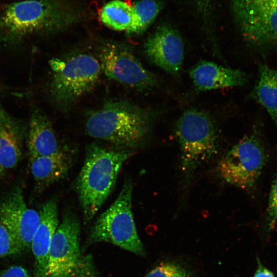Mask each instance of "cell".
<instances>
[{
	"label": "cell",
	"instance_id": "11",
	"mask_svg": "<svg viewBox=\"0 0 277 277\" xmlns=\"http://www.w3.org/2000/svg\"><path fill=\"white\" fill-rule=\"evenodd\" d=\"M0 221L25 249L31 246L40 214L28 207L22 189L16 186L0 200Z\"/></svg>",
	"mask_w": 277,
	"mask_h": 277
},
{
	"label": "cell",
	"instance_id": "1",
	"mask_svg": "<svg viewBox=\"0 0 277 277\" xmlns=\"http://www.w3.org/2000/svg\"><path fill=\"white\" fill-rule=\"evenodd\" d=\"M65 0H26L7 5L0 15V47H13L35 34L61 31L80 18Z\"/></svg>",
	"mask_w": 277,
	"mask_h": 277
},
{
	"label": "cell",
	"instance_id": "4",
	"mask_svg": "<svg viewBox=\"0 0 277 277\" xmlns=\"http://www.w3.org/2000/svg\"><path fill=\"white\" fill-rule=\"evenodd\" d=\"M49 65L51 99L65 110L94 87L102 70L100 62L87 53L54 57L50 60Z\"/></svg>",
	"mask_w": 277,
	"mask_h": 277
},
{
	"label": "cell",
	"instance_id": "3",
	"mask_svg": "<svg viewBox=\"0 0 277 277\" xmlns=\"http://www.w3.org/2000/svg\"><path fill=\"white\" fill-rule=\"evenodd\" d=\"M89 135L123 147L135 146L145 136L149 118L143 110L123 101L107 102L88 115Z\"/></svg>",
	"mask_w": 277,
	"mask_h": 277
},
{
	"label": "cell",
	"instance_id": "2",
	"mask_svg": "<svg viewBox=\"0 0 277 277\" xmlns=\"http://www.w3.org/2000/svg\"><path fill=\"white\" fill-rule=\"evenodd\" d=\"M132 154L128 150L112 149L96 143L87 146L75 186L85 223L93 219L107 200L123 164Z\"/></svg>",
	"mask_w": 277,
	"mask_h": 277
},
{
	"label": "cell",
	"instance_id": "13",
	"mask_svg": "<svg viewBox=\"0 0 277 277\" xmlns=\"http://www.w3.org/2000/svg\"><path fill=\"white\" fill-rule=\"evenodd\" d=\"M26 133V126L8 113L0 101V176L19 162Z\"/></svg>",
	"mask_w": 277,
	"mask_h": 277
},
{
	"label": "cell",
	"instance_id": "9",
	"mask_svg": "<svg viewBox=\"0 0 277 277\" xmlns=\"http://www.w3.org/2000/svg\"><path fill=\"white\" fill-rule=\"evenodd\" d=\"M243 36L262 48L277 46V0H231Z\"/></svg>",
	"mask_w": 277,
	"mask_h": 277
},
{
	"label": "cell",
	"instance_id": "17",
	"mask_svg": "<svg viewBox=\"0 0 277 277\" xmlns=\"http://www.w3.org/2000/svg\"><path fill=\"white\" fill-rule=\"evenodd\" d=\"M29 163L36 187L41 191L66 176L72 159L69 152L62 149L52 154L36 157Z\"/></svg>",
	"mask_w": 277,
	"mask_h": 277
},
{
	"label": "cell",
	"instance_id": "15",
	"mask_svg": "<svg viewBox=\"0 0 277 277\" xmlns=\"http://www.w3.org/2000/svg\"><path fill=\"white\" fill-rule=\"evenodd\" d=\"M195 88L199 91H207L244 85L247 78L239 69L219 65L202 61L194 65L189 72Z\"/></svg>",
	"mask_w": 277,
	"mask_h": 277
},
{
	"label": "cell",
	"instance_id": "20",
	"mask_svg": "<svg viewBox=\"0 0 277 277\" xmlns=\"http://www.w3.org/2000/svg\"><path fill=\"white\" fill-rule=\"evenodd\" d=\"M161 5L156 0H140L131 5L132 18L128 35H138L144 32L157 16Z\"/></svg>",
	"mask_w": 277,
	"mask_h": 277
},
{
	"label": "cell",
	"instance_id": "18",
	"mask_svg": "<svg viewBox=\"0 0 277 277\" xmlns=\"http://www.w3.org/2000/svg\"><path fill=\"white\" fill-rule=\"evenodd\" d=\"M251 96L266 109L277 126V70L260 65L259 80Z\"/></svg>",
	"mask_w": 277,
	"mask_h": 277
},
{
	"label": "cell",
	"instance_id": "7",
	"mask_svg": "<svg viewBox=\"0 0 277 277\" xmlns=\"http://www.w3.org/2000/svg\"><path fill=\"white\" fill-rule=\"evenodd\" d=\"M80 235L77 217L65 213L52 240L45 277H97L92 257L81 252Z\"/></svg>",
	"mask_w": 277,
	"mask_h": 277
},
{
	"label": "cell",
	"instance_id": "10",
	"mask_svg": "<svg viewBox=\"0 0 277 277\" xmlns=\"http://www.w3.org/2000/svg\"><path fill=\"white\" fill-rule=\"evenodd\" d=\"M99 57L101 70L110 80L140 90L159 84L156 75L145 69L133 53L122 45L105 44L100 49Z\"/></svg>",
	"mask_w": 277,
	"mask_h": 277
},
{
	"label": "cell",
	"instance_id": "22",
	"mask_svg": "<svg viewBox=\"0 0 277 277\" xmlns=\"http://www.w3.org/2000/svg\"><path fill=\"white\" fill-rule=\"evenodd\" d=\"M24 249L0 221V258L19 254Z\"/></svg>",
	"mask_w": 277,
	"mask_h": 277
},
{
	"label": "cell",
	"instance_id": "23",
	"mask_svg": "<svg viewBox=\"0 0 277 277\" xmlns=\"http://www.w3.org/2000/svg\"><path fill=\"white\" fill-rule=\"evenodd\" d=\"M266 222L269 230L274 228L277 222V174L272 182L269 194Z\"/></svg>",
	"mask_w": 277,
	"mask_h": 277
},
{
	"label": "cell",
	"instance_id": "25",
	"mask_svg": "<svg viewBox=\"0 0 277 277\" xmlns=\"http://www.w3.org/2000/svg\"><path fill=\"white\" fill-rule=\"evenodd\" d=\"M258 267L254 277H275L273 273L262 265L259 258H256Z\"/></svg>",
	"mask_w": 277,
	"mask_h": 277
},
{
	"label": "cell",
	"instance_id": "8",
	"mask_svg": "<svg viewBox=\"0 0 277 277\" xmlns=\"http://www.w3.org/2000/svg\"><path fill=\"white\" fill-rule=\"evenodd\" d=\"M268 154L255 131L234 145L217 164L220 176L227 183L245 190L256 185Z\"/></svg>",
	"mask_w": 277,
	"mask_h": 277
},
{
	"label": "cell",
	"instance_id": "16",
	"mask_svg": "<svg viewBox=\"0 0 277 277\" xmlns=\"http://www.w3.org/2000/svg\"><path fill=\"white\" fill-rule=\"evenodd\" d=\"M28 129L27 142L29 161L52 154L63 149L51 122L38 109H33Z\"/></svg>",
	"mask_w": 277,
	"mask_h": 277
},
{
	"label": "cell",
	"instance_id": "12",
	"mask_svg": "<svg viewBox=\"0 0 277 277\" xmlns=\"http://www.w3.org/2000/svg\"><path fill=\"white\" fill-rule=\"evenodd\" d=\"M144 52L154 65L173 76L180 75L184 58V46L179 33L171 26L163 25L144 44Z\"/></svg>",
	"mask_w": 277,
	"mask_h": 277
},
{
	"label": "cell",
	"instance_id": "19",
	"mask_svg": "<svg viewBox=\"0 0 277 277\" xmlns=\"http://www.w3.org/2000/svg\"><path fill=\"white\" fill-rule=\"evenodd\" d=\"M100 18L107 27L115 31H127L132 18L131 6L121 0H112L101 9Z\"/></svg>",
	"mask_w": 277,
	"mask_h": 277
},
{
	"label": "cell",
	"instance_id": "24",
	"mask_svg": "<svg viewBox=\"0 0 277 277\" xmlns=\"http://www.w3.org/2000/svg\"><path fill=\"white\" fill-rule=\"evenodd\" d=\"M0 277H31L27 269L21 266H11L0 270Z\"/></svg>",
	"mask_w": 277,
	"mask_h": 277
},
{
	"label": "cell",
	"instance_id": "5",
	"mask_svg": "<svg viewBox=\"0 0 277 277\" xmlns=\"http://www.w3.org/2000/svg\"><path fill=\"white\" fill-rule=\"evenodd\" d=\"M132 189L131 181L126 179L115 201L100 214L91 227L88 244L105 242L137 255H146L132 212Z\"/></svg>",
	"mask_w": 277,
	"mask_h": 277
},
{
	"label": "cell",
	"instance_id": "14",
	"mask_svg": "<svg viewBox=\"0 0 277 277\" xmlns=\"http://www.w3.org/2000/svg\"><path fill=\"white\" fill-rule=\"evenodd\" d=\"M39 212L40 222L30 247L35 260V276L45 277L51 244L59 225L56 199L52 198L44 203Z\"/></svg>",
	"mask_w": 277,
	"mask_h": 277
},
{
	"label": "cell",
	"instance_id": "21",
	"mask_svg": "<svg viewBox=\"0 0 277 277\" xmlns=\"http://www.w3.org/2000/svg\"><path fill=\"white\" fill-rule=\"evenodd\" d=\"M145 277H193L185 267L172 262H164L151 270Z\"/></svg>",
	"mask_w": 277,
	"mask_h": 277
},
{
	"label": "cell",
	"instance_id": "6",
	"mask_svg": "<svg viewBox=\"0 0 277 277\" xmlns=\"http://www.w3.org/2000/svg\"><path fill=\"white\" fill-rule=\"evenodd\" d=\"M175 135L181 151V167L189 179L216 153L217 135L212 118L195 109L186 110L177 120Z\"/></svg>",
	"mask_w": 277,
	"mask_h": 277
}]
</instances>
